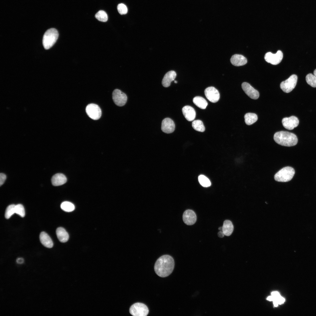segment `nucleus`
<instances>
[{"instance_id": "4", "label": "nucleus", "mask_w": 316, "mask_h": 316, "mask_svg": "<svg viewBox=\"0 0 316 316\" xmlns=\"http://www.w3.org/2000/svg\"><path fill=\"white\" fill-rule=\"evenodd\" d=\"M295 173L294 169L290 166L282 168L274 176L275 180L278 182H287L292 179Z\"/></svg>"}, {"instance_id": "7", "label": "nucleus", "mask_w": 316, "mask_h": 316, "mask_svg": "<svg viewBox=\"0 0 316 316\" xmlns=\"http://www.w3.org/2000/svg\"><path fill=\"white\" fill-rule=\"evenodd\" d=\"M85 110L88 116L94 120L99 119L101 116V109L96 104H90L88 105Z\"/></svg>"}, {"instance_id": "36", "label": "nucleus", "mask_w": 316, "mask_h": 316, "mask_svg": "<svg viewBox=\"0 0 316 316\" xmlns=\"http://www.w3.org/2000/svg\"><path fill=\"white\" fill-rule=\"evenodd\" d=\"M218 236L220 238H223L224 236V234L222 231H220L218 233Z\"/></svg>"}, {"instance_id": "31", "label": "nucleus", "mask_w": 316, "mask_h": 316, "mask_svg": "<svg viewBox=\"0 0 316 316\" xmlns=\"http://www.w3.org/2000/svg\"><path fill=\"white\" fill-rule=\"evenodd\" d=\"M118 13L121 15L126 14L128 12V9L126 6L124 4L121 3L118 4L117 7Z\"/></svg>"}, {"instance_id": "9", "label": "nucleus", "mask_w": 316, "mask_h": 316, "mask_svg": "<svg viewBox=\"0 0 316 316\" xmlns=\"http://www.w3.org/2000/svg\"><path fill=\"white\" fill-rule=\"evenodd\" d=\"M283 58V54L280 50L277 51L276 53L273 54L271 52L266 53L265 56V59L268 63L276 65L281 61Z\"/></svg>"}, {"instance_id": "34", "label": "nucleus", "mask_w": 316, "mask_h": 316, "mask_svg": "<svg viewBox=\"0 0 316 316\" xmlns=\"http://www.w3.org/2000/svg\"><path fill=\"white\" fill-rule=\"evenodd\" d=\"M271 295L272 296L275 297L276 298H277L278 297L280 296L279 293L277 291H274L272 292Z\"/></svg>"}, {"instance_id": "17", "label": "nucleus", "mask_w": 316, "mask_h": 316, "mask_svg": "<svg viewBox=\"0 0 316 316\" xmlns=\"http://www.w3.org/2000/svg\"><path fill=\"white\" fill-rule=\"evenodd\" d=\"M176 75V72L171 71L167 72L164 75L162 79V84L165 87H169L172 81L174 80Z\"/></svg>"}, {"instance_id": "23", "label": "nucleus", "mask_w": 316, "mask_h": 316, "mask_svg": "<svg viewBox=\"0 0 316 316\" xmlns=\"http://www.w3.org/2000/svg\"><path fill=\"white\" fill-rule=\"evenodd\" d=\"M244 118L245 123L248 125H251L257 120V115L253 113H248L244 115Z\"/></svg>"}, {"instance_id": "14", "label": "nucleus", "mask_w": 316, "mask_h": 316, "mask_svg": "<svg viewBox=\"0 0 316 316\" xmlns=\"http://www.w3.org/2000/svg\"><path fill=\"white\" fill-rule=\"evenodd\" d=\"M175 129V124L171 119L167 118L163 120L161 126V129L163 132L166 133H170L173 132Z\"/></svg>"}, {"instance_id": "28", "label": "nucleus", "mask_w": 316, "mask_h": 316, "mask_svg": "<svg viewBox=\"0 0 316 316\" xmlns=\"http://www.w3.org/2000/svg\"><path fill=\"white\" fill-rule=\"evenodd\" d=\"M306 80L307 83L311 87H316V76L312 73L308 74L306 77Z\"/></svg>"}, {"instance_id": "19", "label": "nucleus", "mask_w": 316, "mask_h": 316, "mask_svg": "<svg viewBox=\"0 0 316 316\" xmlns=\"http://www.w3.org/2000/svg\"><path fill=\"white\" fill-rule=\"evenodd\" d=\"M40 239L42 244L45 247L50 248L53 247V243L49 236L45 232H41L40 236Z\"/></svg>"}, {"instance_id": "25", "label": "nucleus", "mask_w": 316, "mask_h": 316, "mask_svg": "<svg viewBox=\"0 0 316 316\" xmlns=\"http://www.w3.org/2000/svg\"><path fill=\"white\" fill-rule=\"evenodd\" d=\"M61 207L63 211L68 212L73 211L75 208L74 205L72 203L68 201H65L63 202L61 205Z\"/></svg>"}, {"instance_id": "13", "label": "nucleus", "mask_w": 316, "mask_h": 316, "mask_svg": "<svg viewBox=\"0 0 316 316\" xmlns=\"http://www.w3.org/2000/svg\"><path fill=\"white\" fill-rule=\"evenodd\" d=\"M183 219L184 223L186 225H192L194 224L196 221V215L193 210L187 209L183 213Z\"/></svg>"}, {"instance_id": "39", "label": "nucleus", "mask_w": 316, "mask_h": 316, "mask_svg": "<svg viewBox=\"0 0 316 316\" xmlns=\"http://www.w3.org/2000/svg\"><path fill=\"white\" fill-rule=\"evenodd\" d=\"M218 229H219V230L220 231H222V227H220Z\"/></svg>"}, {"instance_id": "8", "label": "nucleus", "mask_w": 316, "mask_h": 316, "mask_svg": "<svg viewBox=\"0 0 316 316\" xmlns=\"http://www.w3.org/2000/svg\"><path fill=\"white\" fill-rule=\"evenodd\" d=\"M112 97L115 104L119 107L124 106L127 101V97L126 94L118 89L114 90Z\"/></svg>"}, {"instance_id": "15", "label": "nucleus", "mask_w": 316, "mask_h": 316, "mask_svg": "<svg viewBox=\"0 0 316 316\" xmlns=\"http://www.w3.org/2000/svg\"><path fill=\"white\" fill-rule=\"evenodd\" d=\"M183 114L186 119L188 121H192L195 118L196 112L194 109L189 106H186L182 109Z\"/></svg>"}, {"instance_id": "1", "label": "nucleus", "mask_w": 316, "mask_h": 316, "mask_svg": "<svg viewBox=\"0 0 316 316\" xmlns=\"http://www.w3.org/2000/svg\"><path fill=\"white\" fill-rule=\"evenodd\" d=\"M174 267V262L173 257L169 255H164L156 261L154 266V270L158 276L164 277L172 273Z\"/></svg>"}, {"instance_id": "12", "label": "nucleus", "mask_w": 316, "mask_h": 316, "mask_svg": "<svg viewBox=\"0 0 316 316\" xmlns=\"http://www.w3.org/2000/svg\"><path fill=\"white\" fill-rule=\"evenodd\" d=\"M241 86L245 92L251 98L256 99L259 98V93L258 91L254 89L248 83H243L242 84Z\"/></svg>"}, {"instance_id": "40", "label": "nucleus", "mask_w": 316, "mask_h": 316, "mask_svg": "<svg viewBox=\"0 0 316 316\" xmlns=\"http://www.w3.org/2000/svg\"><path fill=\"white\" fill-rule=\"evenodd\" d=\"M314 74L316 76V69H315L314 71Z\"/></svg>"}, {"instance_id": "11", "label": "nucleus", "mask_w": 316, "mask_h": 316, "mask_svg": "<svg viewBox=\"0 0 316 316\" xmlns=\"http://www.w3.org/2000/svg\"><path fill=\"white\" fill-rule=\"evenodd\" d=\"M299 123L298 118L294 116H292L289 117L284 118L282 121L283 126L288 130H292L297 127Z\"/></svg>"}, {"instance_id": "35", "label": "nucleus", "mask_w": 316, "mask_h": 316, "mask_svg": "<svg viewBox=\"0 0 316 316\" xmlns=\"http://www.w3.org/2000/svg\"><path fill=\"white\" fill-rule=\"evenodd\" d=\"M24 262V259L22 258H18L16 260V262L18 264H22Z\"/></svg>"}, {"instance_id": "10", "label": "nucleus", "mask_w": 316, "mask_h": 316, "mask_svg": "<svg viewBox=\"0 0 316 316\" xmlns=\"http://www.w3.org/2000/svg\"><path fill=\"white\" fill-rule=\"evenodd\" d=\"M206 97L212 103L217 102L220 98V94L218 91L213 87L207 88L204 91Z\"/></svg>"}, {"instance_id": "24", "label": "nucleus", "mask_w": 316, "mask_h": 316, "mask_svg": "<svg viewBox=\"0 0 316 316\" xmlns=\"http://www.w3.org/2000/svg\"><path fill=\"white\" fill-rule=\"evenodd\" d=\"M192 126L194 129L199 132H203L205 130L202 122L199 120L194 121L192 123Z\"/></svg>"}, {"instance_id": "16", "label": "nucleus", "mask_w": 316, "mask_h": 316, "mask_svg": "<svg viewBox=\"0 0 316 316\" xmlns=\"http://www.w3.org/2000/svg\"><path fill=\"white\" fill-rule=\"evenodd\" d=\"M230 61L233 65L238 66L245 65L247 63V61L246 58L243 56L235 54L231 56Z\"/></svg>"}, {"instance_id": "29", "label": "nucleus", "mask_w": 316, "mask_h": 316, "mask_svg": "<svg viewBox=\"0 0 316 316\" xmlns=\"http://www.w3.org/2000/svg\"><path fill=\"white\" fill-rule=\"evenodd\" d=\"M15 205L14 204L11 205L7 207L5 214V217L6 219H9L15 213Z\"/></svg>"}, {"instance_id": "32", "label": "nucleus", "mask_w": 316, "mask_h": 316, "mask_svg": "<svg viewBox=\"0 0 316 316\" xmlns=\"http://www.w3.org/2000/svg\"><path fill=\"white\" fill-rule=\"evenodd\" d=\"M6 178V175L1 173L0 174V185L1 186L4 183Z\"/></svg>"}, {"instance_id": "37", "label": "nucleus", "mask_w": 316, "mask_h": 316, "mask_svg": "<svg viewBox=\"0 0 316 316\" xmlns=\"http://www.w3.org/2000/svg\"><path fill=\"white\" fill-rule=\"evenodd\" d=\"M275 299V298L274 297L271 296L268 297L267 298V300L270 301H273Z\"/></svg>"}, {"instance_id": "30", "label": "nucleus", "mask_w": 316, "mask_h": 316, "mask_svg": "<svg viewBox=\"0 0 316 316\" xmlns=\"http://www.w3.org/2000/svg\"><path fill=\"white\" fill-rule=\"evenodd\" d=\"M15 213L19 215L21 217H24L25 216V212L23 206L21 204L16 205Z\"/></svg>"}, {"instance_id": "22", "label": "nucleus", "mask_w": 316, "mask_h": 316, "mask_svg": "<svg viewBox=\"0 0 316 316\" xmlns=\"http://www.w3.org/2000/svg\"><path fill=\"white\" fill-rule=\"evenodd\" d=\"M193 102L194 104L199 108L205 109L207 105V102L203 98L200 96H197L194 98Z\"/></svg>"}, {"instance_id": "33", "label": "nucleus", "mask_w": 316, "mask_h": 316, "mask_svg": "<svg viewBox=\"0 0 316 316\" xmlns=\"http://www.w3.org/2000/svg\"><path fill=\"white\" fill-rule=\"evenodd\" d=\"M277 300L279 304H281L283 303L285 301V299L281 296L276 299Z\"/></svg>"}, {"instance_id": "18", "label": "nucleus", "mask_w": 316, "mask_h": 316, "mask_svg": "<svg viewBox=\"0 0 316 316\" xmlns=\"http://www.w3.org/2000/svg\"><path fill=\"white\" fill-rule=\"evenodd\" d=\"M67 181L65 176L61 173H58L54 175L51 179L52 185L55 186H58L65 183Z\"/></svg>"}, {"instance_id": "38", "label": "nucleus", "mask_w": 316, "mask_h": 316, "mask_svg": "<svg viewBox=\"0 0 316 316\" xmlns=\"http://www.w3.org/2000/svg\"><path fill=\"white\" fill-rule=\"evenodd\" d=\"M273 304L274 306L275 307H277L279 304V303L276 299L273 301Z\"/></svg>"}, {"instance_id": "2", "label": "nucleus", "mask_w": 316, "mask_h": 316, "mask_svg": "<svg viewBox=\"0 0 316 316\" xmlns=\"http://www.w3.org/2000/svg\"><path fill=\"white\" fill-rule=\"evenodd\" d=\"M274 139L277 144L283 146L291 147L296 145L298 138L294 133L287 131H280L276 133Z\"/></svg>"}, {"instance_id": "26", "label": "nucleus", "mask_w": 316, "mask_h": 316, "mask_svg": "<svg viewBox=\"0 0 316 316\" xmlns=\"http://www.w3.org/2000/svg\"><path fill=\"white\" fill-rule=\"evenodd\" d=\"M198 180L200 184L204 187H207L211 185L209 180L204 175H200L198 176Z\"/></svg>"}, {"instance_id": "21", "label": "nucleus", "mask_w": 316, "mask_h": 316, "mask_svg": "<svg viewBox=\"0 0 316 316\" xmlns=\"http://www.w3.org/2000/svg\"><path fill=\"white\" fill-rule=\"evenodd\" d=\"M222 227V231L225 235L227 236H230L233 230V226L232 222L229 220H226L224 222Z\"/></svg>"}, {"instance_id": "27", "label": "nucleus", "mask_w": 316, "mask_h": 316, "mask_svg": "<svg viewBox=\"0 0 316 316\" xmlns=\"http://www.w3.org/2000/svg\"><path fill=\"white\" fill-rule=\"evenodd\" d=\"M95 18L98 20L103 22H106L108 20V16L105 12L103 10L98 11L95 15Z\"/></svg>"}, {"instance_id": "41", "label": "nucleus", "mask_w": 316, "mask_h": 316, "mask_svg": "<svg viewBox=\"0 0 316 316\" xmlns=\"http://www.w3.org/2000/svg\"><path fill=\"white\" fill-rule=\"evenodd\" d=\"M177 83V81L174 80V83Z\"/></svg>"}, {"instance_id": "6", "label": "nucleus", "mask_w": 316, "mask_h": 316, "mask_svg": "<svg viewBox=\"0 0 316 316\" xmlns=\"http://www.w3.org/2000/svg\"><path fill=\"white\" fill-rule=\"evenodd\" d=\"M297 76L293 74L288 79L282 81L280 84L281 89L286 93L290 92L295 87L297 81Z\"/></svg>"}, {"instance_id": "5", "label": "nucleus", "mask_w": 316, "mask_h": 316, "mask_svg": "<svg viewBox=\"0 0 316 316\" xmlns=\"http://www.w3.org/2000/svg\"><path fill=\"white\" fill-rule=\"evenodd\" d=\"M149 312L147 306L140 303H135L130 308L129 312L134 316H146Z\"/></svg>"}, {"instance_id": "20", "label": "nucleus", "mask_w": 316, "mask_h": 316, "mask_svg": "<svg viewBox=\"0 0 316 316\" xmlns=\"http://www.w3.org/2000/svg\"><path fill=\"white\" fill-rule=\"evenodd\" d=\"M56 233L58 239L61 242L65 243L68 240L69 238L68 234L63 228L59 227L57 228Z\"/></svg>"}, {"instance_id": "3", "label": "nucleus", "mask_w": 316, "mask_h": 316, "mask_svg": "<svg viewBox=\"0 0 316 316\" xmlns=\"http://www.w3.org/2000/svg\"><path fill=\"white\" fill-rule=\"evenodd\" d=\"M59 36L57 30L55 28H51L47 30L44 35L42 43L44 48L48 49L55 44Z\"/></svg>"}]
</instances>
